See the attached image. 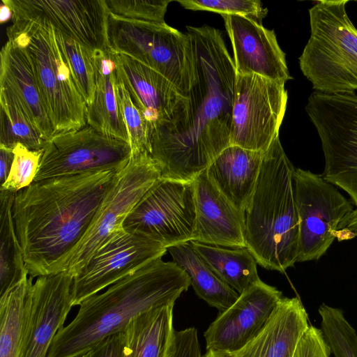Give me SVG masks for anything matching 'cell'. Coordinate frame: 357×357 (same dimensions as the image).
I'll list each match as a JSON object with an SVG mask.
<instances>
[{
    "instance_id": "obj_7",
    "label": "cell",
    "mask_w": 357,
    "mask_h": 357,
    "mask_svg": "<svg viewBox=\"0 0 357 357\" xmlns=\"http://www.w3.org/2000/svg\"><path fill=\"white\" fill-rule=\"evenodd\" d=\"M108 50L130 56L160 73L188 97L196 79L192 43L187 33L166 23L108 16Z\"/></svg>"
},
{
    "instance_id": "obj_18",
    "label": "cell",
    "mask_w": 357,
    "mask_h": 357,
    "mask_svg": "<svg viewBox=\"0 0 357 357\" xmlns=\"http://www.w3.org/2000/svg\"><path fill=\"white\" fill-rule=\"evenodd\" d=\"M282 294L261 280L239 294L204 333L206 350L234 352L257 336L266 324Z\"/></svg>"
},
{
    "instance_id": "obj_6",
    "label": "cell",
    "mask_w": 357,
    "mask_h": 357,
    "mask_svg": "<svg viewBox=\"0 0 357 357\" xmlns=\"http://www.w3.org/2000/svg\"><path fill=\"white\" fill-rule=\"evenodd\" d=\"M12 20L6 30L8 38L29 52L54 135L86 126V103L56 40L54 27L45 22Z\"/></svg>"
},
{
    "instance_id": "obj_36",
    "label": "cell",
    "mask_w": 357,
    "mask_h": 357,
    "mask_svg": "<svg viewBox=\"0 0 357 357\" xmlns=\"http://www.w3.org/2000/svg\"><path fill=\"white\" fill-rule=\"evenodd\" d=\"M177 2L185 9L210 11L220 15H239L259 23L268 13L259 0H178Z\"/></svg>"
},
{
    "instance_id": "obj_28",
    "label": "cell",
    "mask_w": 357,
    "mask_h": 357,
    "mask_svg": "<svg viewBox=\"0 0 357 357\" xmlns=\"http://www.w3.org/2000/svg\"><path fill=\"white\" fill-rule=\"evenodd\" d=\"M0 146L13 149L21 144L30 150L44 149L47 140L37 128L31 115L17 95L0 83Z\"/></svg>"
},
{
    "instance_id": "obj_32",
    "label": "cell",
    "mask_w": 357,
    "mask_h": 357,
    "mask_svg": "<svg viewBox=\"0 0 357 357\" xmlns=\"http://www.w3.org/2000/svg\"><path fill=\"white\" fill-rule=\"evenodd\" d=\"M324 337L335 357H357V333L343 312L322 304L319 308Z\"/></svg>"
},
{
    "instance_id": "obj_8",
    "label": "cell",
    "mask_w": 357,
    "mask_h": 357,
    "mask_svg": "<svg viewBox=\"0 0 357 357\" xmlns=\"http://www.w3.org/2000/svg\"><path fill=\"white\" fill-rule=\"evenodd\" d=\"M305 110L321 139L322 176L347 192L357 207V96L314 91Z\"/></svg>"
},
{
    "instance_id": "obj_31",
    "label": "cell",
    "mask_w": 357,
    "mask_h": 357,
    "mask_svg": "<svg viewBox=\"0 0 357 357\" xmlns=\"http://www.w3.org/2000/svg\"><path fill=\"white\" fill-rule=\"evenodd\" d=\"M55 36L69 65L78 89L87 105L92 102L96 88L93 52L54 27Z\"/></svg>"
},
{
    "instance_id": "obj_30",
    "label": "cell",
    "mask_w": 357,
    "mask_h": 357,
    "mask_svg": "<svg viewBox=\"0 0 357 357\" xmlns=\"http://www.w3.org/2000/svg\"><path fill=\"white\" fill-rule=\"evenodd\" d=\"M15 195L0 190V295L29 275L13 218Z\"/></svg>"
},
{
    "instance_id": "obj_3",
    "label": "cell",
    "mask_w": 357,
    "mask_h": 357,
    "mask_svg": "<svg viewBox=\"0 0 357 357\" xmlns=\"http://www.w3.org/2000/svg\"><path fill=\"white\" fill-rule=\"evenodd\" d=\"M190 280L174 261L157 259L79 305L54 337L47 357H77L153 308L174 303Z\"/></svg>"
},
{
    "instance_id": "obj_34",
    "label": "cell",
    "mask_w": 357,
    "mask_h": 357,
    "mask_svg": "<svg viewBox=\"0 0 357 357\" xmlns=\"http://www.w3.org/2000/svg\"><path fill=\"white\" fill-rule=\"evenodd\" d=\"M171 0H105L109 15L119 19L164 24Z\"/></svg>"
},
{
    "instance_id": "obj_33",
    "label": "cell",
    "mask_w": 357,
    "mask_h": 357,
    "mask_svg": "<svg viewBox=\"0 0 357 357\" xmlns=\"http://www.w3.org/2000/svg\"><path fill=\"white\" fill-rule=\"evenodd\" d=\"M114 89L119 107L127 129L131 155L145 151L150 153L152 126L133 102L117 73Z\"/></svg>"
},
{
    "instance_id": "obj_21",
    "label": "cell",
    "mask_w": 357,
    "mask_h": 357,
    "mask_svg": "<svg viewBox=\"0 0 357 357\" xmlns=\"http://www.w3.org/2000/svg\"><path fill=\"white\" fill-rule=\"evenodd\" d=\"M309 326L300 299L282 297L259 333L231 357H293Z\"/></svg>"
},
{
    "instance_id": "obj_38",
    "label": "cell",
    "mask_w": 357,
    "mask_h": 357,
    "mask_svg": "<svg viewBox=\"0 0 357 357\" xmlns=\"http://www.w3.org/2000/svg\"><path fill=\"white\" fill-rule=\"evenodd\" d=\"M168 357H202L195 328L175 331Z\"/></svg>"
},
{
    "instance_id": "obj_12",
    "label": "cell",
    "mask_w": 357,
    "mask_h": 357,
    "mask_svg": "<svg viewBox=\"0 0 357 357\" xmlns=\"http://www.w3.org/2000/svg\"><path fill=\"white\" fill-rule=\"evenodd\" d=\"M293 178L299 221L297 262L318 260L335 239L340 222L354 210L352 202L322 175L297 168Z\"/></svg>"
},
{
    "instance_id": "obj_40",
    "label": "cell",
    "mask_w": 357,
    "mask_h": 357,
    "mask_svg": "<svg viewBox=\"0 0 357 357\" xmlns=\"http://www.w3.org/2000/svg\"><path fill=\"white\" fill-rule=\"evenodd\" d=\"M335 235L338 241L351 240L357 237V208L342 219Z\"/></svg>"
},
{
    "instance_id": "obj_14",
    "label": "cell",
    "mask_w": 357,
    "mask_h": 357,
    "mask_svg": "<svg viewBox=\"0 0 357 357\" xmlns=\"http://www.w3.org/2000/svg\"><path fill=\"white\" fill-rule=\"evenodd\" d=\"M167 248L123 228L113 233L73 278V306L159 259Z\"/></svg>"
},
{
    "instance_id": "obj_20",
    "label": "cell",
    "mask_w": 357,
    "mask_h": 357,
    "mask_svg": "<svg viewBox=\"0 0 357 357\" xmlns=\"http://www.w3.org/2000/svg\"><path fill=\"white\" fill-rule=\"evenodd\" d=\"M192 182L196 220L192 241L227 248L245 247L244 213L218 189L206 169Z\"/></svg>"
},
{
    "instance_id": "obj_5",
    "label": "cell",
    "mask_w": 357,
    "mask_h": 357,
    "mask_svg": "<svg viewBox=\"0 0 357 357\" xmlns=\"http://www.w3.org/2000/svg\"><path fill=\"white\" fill-rule=\"evenodd\" d=\"M347 2L323 0L309 10L311 34L299 64L317 92L351 94L357 89V29L347 14Z\"/></svg>"
},
{
    "instance_id": "obj_10",
    "label": "cell",
    "mask_w": 357,
    "mask_h": 357,
    "mask_svg": "<svg viewBox=\"0 0 357 357\" xmlns=\"http://www.w3.org/2000/svg\"><path fill=\"white\" fill-rule=\"evenodd\" d=\"M284 82L236 73L230 145L265 152L279 137L287 109Z\"/></svg>"
},
{
    "instance_id": "obj_2",
    "label": "cell",
    "mask_w": 357,
    "mask_h": 357,
    "mask_svg": "<svg viewBox=\"0 0 357 357\" xmlns=\"http://www.w3.org/2000/svg\"><path fill=\"white\" fill-rule=\"evenodd\" d=\"M117 172L33 181L15 195L12 213L29 275L55 274L92 224Z\"/></svg>"
},
{
    "instance_id": "obj_17",
    "label": "cell",
    "mask_w": 357,
    "mask_h": 357,
    "mask_svg": "<svg viewBox=\"0 0 357 357\" xmlns=\"http://www.w3.org/2000/svg\"><path fill=\"white\" fill-rule=\"evenodd\" d=\"M73 278L66 271L40 276L33 284L20 357H47L73 306Z\"/></svg>"
},
{
    "instance_id": "obj_39",
    "label": "cell",
    "mask_w": 357,
    "mask_h": 357,
    "mask_svg": "<svg viewBox=\"0 0 357 357\" xmlns=\"http://www.w3.org/2000/svg\"><path fill=\"white\" fill-rule=\"evenodd\" d=\"M123 331L111 335L86 352L77 357H121Z\"/></svg>"
},
{
    "instance_id": "obj_9",
    "label": "cell",
    "mask_w": 357,
    "mask_h": 357,
    "mask_svg": "<svg viewBox=\"0 0 357 357\" xmlns=\"http://www.w3.org/2000/svg\"><path fill=\"white\" fill-rule=\"evenodd\" d=\"M160 178V172L149 152L132 155L128 165L117 173L87 232L60 261L55 273L66 271L75 277L102 244L123 228L128 213Z\"/></svg>"
},
{
    "instance_id": "obj_4",
    "label": "cell",
    "mask_w": 357,
    "mask_h": 357,
    "mask_svg": "<svg viewBox=\"0 0 357 357\" xmlns=\"http://www.w3.org/2000/svg\"><path fill=\"white\" fill-rule=\"evenodd\" d=\"M294 170L278 137L264 153L244 211L245 248L261 266L281 273L293 266L298 258Z\"/></svg>"
},
{
    "instance_id": "obj_24",
    "label": "cell",
    "mask_w": 357,
    "mask_h": 357,
    "mask_svg": "<svg viewBox=\"0 0 357 357\" xmlns=\"http://www.w3.org/2000/svg\"><path fill=\"white\" fill-rule=\"evenodd\" d=\"M93 63L96 88L92 102L86 105V124L105 135L128 143L115 93L116 68L110 51L94 52Z\"/></svg>"
},
{
    "instance_id": "obj_13",
    "label": "cell",
    "mask_w": 357,
    "mask_h": 357,
    "mask_svg": "<svg viewBox=\"0 0 357 357\" xmlns=\"http://www.w3.org/2000/svg\"><path fill=\"white\" fill-rule=\"evenodd\" d=\"M131 158L129 143L86 124L47 142L34 181L103 171L121 172Z\"/></svg>"
},
{
    "instance_id": "obj_16",
    "label": "cell",
    "mask_w": 357,
    "mask_h": 357,
    "mask_svg": "<svg viewBox=\"0 0 357 357\" xmlns=\"http://www.w3.org/2000/svg\"><path fill=\"white\" fill-rule=\"evenodd\" d=\"M12 20L45 22L91 50H108L109 13L105 0H2Z\"/></svg>"
},
{
    "instance_id": "obj_37",
    "label": "cell",
    "mask_w": 357,
    "mask_h": 357,
    "mask_svg": "<svg viewBox=\"0 0 357 357\" xmlns=\"http://www.w3.org/2000/svg\"><path fill=\"white\" fill-rule=\"evenodd\" d=\"M322 331L310 325L301 336L293 357H330Z\"/></svg>"
},
{
    "instance_id": "obj_1",
    "label": "cell",
    "mask_w": 357,
    "mask_h": 357,
    "mask_svg": "<svg viewBox=\"0 0 357 357\" xmlns=\"http://www.w3.org/2000/svg\"><path fill=\"white\" fill-rule=\"evenodd\" d=\"M186 28L196 72L188 115L180 127L151 135L150 155L162 178L192 182L230 146L236 71L221 31Z\"/></svg>"
},
{
    "instance_id": "obj_42",
    "label": "cell",
    "mask_w": 357,
    "mask_h": 357,
    "mask_svg": "<svg viewBox=\"0 0 357 357\" xmlns=\"http://www.w3.org/2000/svg\"><path fill=\"white\" fill-rule=\"evenodd\" d=\"M13 13L12 9L7 4L2 3L0 6V22L1 24L6 22L13 19Z\"/></svg>"
},
{
    "instance_id": "obj_35",
    "label": "cell",
    "mask_w": 357,
    "mask_h": 357,
    "mask_svg": "<svg viewBox=\"0 0 357 357\" xmlns=\"http://www.w3.org/2000/svg\"><path fill=\"white\" fill-rule=\"evenodd\" d=\"M13 151L14 158L12 167L6 181L1 185L0 190L17 193L34 181L43 149L30 150L25 146L17 144Z\"/></svg>"
},
{
    "instance_id": "obj_27",
    "label": "cell",
    "mask_w": 357,
    "mask_h": 357,
    "mask_svg": "<svg viewBox=\"0 0 357 357\" xmlns=\"http://www.w3.org/2000/svg\"><path fill=\"white\" fill-rule=\"evenodd\" d=\"M190 242L217 275L238 294L260 280L257 271V262L247 248Z\"/></svg>"
},
{
    "instance_id": "obj_29",
    "label": "cell",
    "mask_w": 357,
    "mask_h": 357,
    "mask_svg": "<svg viewBox=\"0 0 357 357\" xmlns=\"http://www.w3.org/2000/svg\"><path fill=\"white\" fill-rule=\"evenodd\" d=\"M33 284L26 276L0 295V357H20Z\"/></svg>"
},
{
    "instance_id": "obj_15",
    "label": "cell",
    "mask_w": 357,
    "mask_h": 357,
    "mask_svg": "<svg viewBox=\"0 0 357 357\" xmlns=\"http://www.w3.org/2000/svg\"><path fill=\"white\" fill-rule=\"evenodd\" d=\"M110 53L119 77L151 125L152 133L171 131L185 123L190 109L189 97L151 67L126 54Z\"/></svg>"
},
{
    "instance_id": "obj_23",
    "label": "cell",
    "mask_w": 357,
    "mask_h": 357,
    "mask_svg": "<svg viewBox=\"0 0 357 357\" xmlns=\"http://www.w3.org/2000/svg\"><path fill=\"white\" fill-rule=\"evenodd\" d=\"M264 153L230 145L206 169L218 189L243 213L255 190Z\"/></svg>"
},
{
    "instance_id": "obj_43",
    "label": "cell",
    "mask_w": 357,
    "mask_h": 357,
    "mask_svg": "<svg viewBox=\"0 0 357 357\" xmlns=\"http://www.w3.org/2000/svg\"><path fill=\"white\" fill-rule=\"evenodd\" d=\"M203 357H231V354L224 351L206 350Z\"/></svg>"
},
{
    "instance_id": "obj_22",
    "label": "cell",
    "mask_w": 357,
    "mask_h": 357,
    "mask_svg": "<svg viewBox=\"0 0 357 357\" xmlns=\"http://www.w3.org/2000/svg\"><path fill=\"white\" fill-rule=\"evenodd\" d=\"M0 83L12 89L25 105L43 135L49 141L54 130L47 114L31 59L26 49L8 38L0 52Z\"/></svg>"
},
{
    "instance_id": "obj_41",
    "label": "cell",
    "mask_w": 357,
    "mask_h": 357,
    "mask_svg": "<svg viewBox=\"0 0 357 357\" xmlns=\"http://www.w3.org/2000/svg\"><path fill=\"white\" fill-rule=\"evenodd\" d=\"M14 158L13 149L0 146V183L2 185L7 179Z\"/></svg>"
},
{
    "instance_id": "obj_11",
    "label": "cell",
    "mask_w": 357,
    "mask_h": 357,
    "mask_svg": "<svg viewBox=\"0 0 357 357\" xmlns=\"http://www.w3.org/2000/svg\"><path fill=\"white\" fill-rule=\"evenodd\" d=\"M195 220L193 182L161 178L128 213L123 228L167 248L192 241Z\"/></svg>"
},
{
    "instance_id": "obj_19",
    "label": "cell",
    "mask_w": 357,
    "mask_h": 357,
    "mask_svg": "<svg viewBox=\"0 0 357 357\" xmlns=\"http://www.w3.org/2000/svg\"><path fill=\"white\" fill-rule=\"evenodd\" d=\"M231 41L236 73L286 82L291 79L274 30L239 15H221Z\"/></svg>"
},
{
    "instance_id": "obj_26",
    "label": "cell",
    "mask_w": 357,
    "mask_h": 357,
    "mask_svg": "<svg viewBox=\"0 0 357 357\" xmlns=\"http://www.w3.org/2000/svg\"><path fill=\"white\" fill-rule=\"evenodd\" d=\"M167 249L173 261L189 277L197 295L208 305L222 312L238 299L239 294L217 275L190 241Z\"/></svg>"
},
{
    "instance_id": "obj_25",
    "label": "cell",
    "mask_w": 357,
    "mask_h": 357,
    "mask_svg": "<svg viewBox=\"0 0 357 357\" xmlns=\"http://www.w3.org/2000/svg\"><path fill=\"white\" fill-rule=\"evenodd\" d=\"M174 305L153 308L132 319L123 331L121 357H168L175 332Z\"/></svg>"
}]
</instances>
